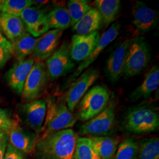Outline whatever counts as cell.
I'll return each mask as SVG.
<instances>
[{
  "instance_id": "6da1fadb",
  "label": "cell",
  "mask_w": 159,
  "mask_h": 159,
  "mask_svg": "<svg viewBox=\"0 0 159 159\" xmlns=\"http://www.w3.org/2000/svg\"><path fill=\"white\" fill-rule=\"evenodd\" d=\"M78 136L71 129L58 131L39 139L36 144L39 159H74Z\"/></svg>"
},
{
  "instance_id": "7402d4cb",
  "label": "cell",
  "mask_w": 159,
  "mask_h": 159,
  "mask_svg": "<svg viewBox=\"0 0 159 159\" xmlns=\"http://www.w3.org/2000/svg\"><path fill=\"white\" fill-rule=\"evenodd\" d=\"M39 37L35 38L27 31L20 37L11 43L13 56L18 61H21L32 54Z\"/></svg>"
},
{
  "instance_id": "484cf974",
  "label": "cell",
  "mask_w": 159,
  "mask_h": 159,
  "mask_svg": "<svg viewBox=\"0 0 159 159\" xmlns=\"http://www.w3.org/2000/svg\"><path fill=\"white\" fill-rule=\"evenodd\" d=\"M137 159H159L158 137L143 139L140 142Z\"/></svg>"
},
{
  "instance_id": "2e32d148",
  "label": "cell",
  "mask_w": 159,
  "mask_h": 159,
  "mask_svg": "<svg viewBox=\"0 0 159 159\" xmlns=\"http://www.w3.org/2000/svg\"><path fill=\"white\" fill-rule=\"evenodd\" d=\"M34 61L33 57L18 61L6 73L5 79L8 84L19 95L21 94L24 84Z\"/></svg>"
},
{
  "instance_id": "4316f807",
  "label": "cell",
  "mask_w": 159,
  "mask_h": 159,
  "mask_svg": "<svg viewBox=\"0 0 159 159\" xmlns=\"http://www.w3.org/2000/svg\"><path fill=\"white\" fill-rule=\"evenodd\" d=\"M74 159H100L90 137H78Z\"/></svg>"
},
{
  "instance_id": "8fae6325",
  "label": "cell",
  "mask_w": 159,
  "mask_h": 159,
  "mask_svg": "<svg viewBox=\"0 0 159 159\" xmlns=\"http://www.w3.org/2000/svg\"><path fill=\"white\" fill-rule=\"evenodd\" d=\"M27 32L35 38L39 37L49 30L47 13L39 6H31L25 9L20 16Z\"/></svg>"
},
{
  "instance_id": "d4e9b609",
  "label": "cell",
  "mask_w": 159,
  "mask_h": 159,
  "mask_svg": "<svg viewBox=\"0 0 159 159\" xmlns=\"http://www.w3.org/2000/svg\"><path fill=\"white\" fill-rule=\"evenodd\" d=\"M47 23L50 30H64L70 28L71 18L66 7L56 6L47 13Z\"/></svg>"
},
{
  "instance_id": "277c9868",
  "label": "cell",
  "mask_w": 159,
  "mask_h": 159,
  "mask_svg": "<svg viewBox=\"0 0 159 159\" xmlns=\"http://www.w3.org/2000/svg\"><path fill=\"white\" fill-rule=\"evenodd\" d=\"M150 59V51L144 38L135 37L127 51L122 75L131 77L140 74L148 67Z\"/></svg>"
},
{
  "instance_id": "ffe728a7",
  "label": "cell",
  "mask_w": 159,
  "mask_h": 159,
  "mask_svg": "<svg viewBox=\"0 0 159 159\" xmlns=\"http://www.w3.org/2000/svg\"><path fill=\"white\" fill-rule=\"evenodd\" d=\"M159 85V66H154L146 74L142 84L137 87L131 94V100L136 101L141 98H147L158 89Z\"/></svg>"
},
{
  "instance_id": "83f0119b",
  "label": "cell",
  "mask_w": 159,
  "mask_h": 159,
  "mask_svg": "<svg viewBox=\"0 0 159 159\" xmlns=\"http://www.w3.org/2000/svg\"><path fill=\"white\" fill-rule=\"evenodd\" d=\"M92 8L87 0H70L67 2V10L71 18V25L73 27L85 14Z\"/></svg>"
},
{
  "instance_id": "4fadbf2b",
  "label": "cell",
  "mask_w": 159,
  "mask_h": 159,
  "mask_svg": "<svg viewBox=\"0 0 159 159\" xmlns=\"http://www.w3.org/2000/svg\"><path fill=\"white\" fill-rule=\"evenodd\" d=\"M100 37L98 31L86 35H73L70 43V54L72 60L76 62L84 61L95 48Z\"/></svg>"
},
{
  "instance_id": "8992f818",
  "label": "cell",
  "mask_w": 159,
  "mask_h": 159,
  "mask_svg": "<svg viewBox=\"0 0 159 159\" xmlns=\"http://www.w3.org/2000/svg\"><path fill=\"white\" fill-rule=\"evenodd\" d=\"M50 79L46 63L35 60L24 84L21 94L23 100L29 102L37 100L46 90Z\"/></svg>"
},
{
  "instance_id": "1f68e13d",
  "label": "cell",
  "mask_w": 159,
  "mask_h": 159,
  "mask_svg": "<svg viewBox=\"0 0 159 159\" xmlns=\"http://www.w3.org/2000/svg\"><path fill=\"white\" fill-rule=\"evenodd\" d=\"M4 159H24L23 153L8 143Z\"/></svg>"
},
{
  "instance_id": "d590c367",
  "label": "cell",
  "mask_w": 159,
  "mask_h": 159,
  "mask_svg": "<svg viewBox=\"0 0 159 159\" xmlns=\"http://www.w3.org/2000/svg\"><path fill=\"white\" fill-rule=\"evenodd\" d=\"M4 2H5V0H0V12H2L4 4Z\"/></svg>"
},
{
  "instance_id": "603a6c76",
  "label": "cell",
  "mask_w": 159,
  "mask_h": 159,
  "mask_svg": "<svg viewBox=\"0 0 159 159\" xmlns=\"http://www.w3.org/2000/svg\"><path fill=\"white\" fill-rule=\"evenodd\" d=\"M100 159H113L120 140L108 136L90 137Z\"/></svg>"
},
{
  "instance_id": "9a60e30c",
  "label": "cell",
  "mask_w": 159,
  "mask_h": 159,
  "mask_svg": "<svg viewBox=\"0 0 159 159\" xmlns=\"http://www.w3.org/2000/svg\"><path fill=\"white\" fill-rule=\"evenodd\" d=\"M134 38L127 39L120 43L108 57L106 63V74L113 83L122 75L127 51Z\"/></svg>"
},
{
  "instance_id": "9c48e42d",
  "label": "cell",
  "mask_w": 159,
  "mask_h": 159,
  "mask_svg": "<svg viewBox=\"0 0 159 159\" xmlns=\"http://www.w3.org/2000/svg\"><path fill=\"white\" fill-rule=\"evenodd\" d=\"M46 66L50 79L52 81L71 72L75 64L70 57V43H63L46 60Z\"/></svg>"
},
{
  "instance_id": "ac0fdd59",
  "label": "cell",
  "mask_w": 159,
  "mask_h": 159,
  "mask_svg": "<svg viewBox=\"0 0 159 159\" xmlns=\"http://www.w3.org/2000/svg\"><path fill=\"white\" fill-rule=\"evenodd\" d=\"M133 23L142 33L153 29L158 21L157 12L140 1H137L133 7Z\"/></svg>"
},
{
  "instance_id": "f546056e",
  "label": "cell",
  "mask_w": 159,
  "mask_h": 159,
  "mask_svg": "<svg viewBox=\"0 0 159 159\" xmlns=\"http://www.w3.org/2000/svg\"><path fill=\"white\" fill-rule=\"evenodd\" d=\"M33 5L31 0H5L1 12L20 17L25 9Z\"/></svg>"
},
{
  "instance_id": "836d02e7",
  "label": "cell",
  "mask_w": 159,
  "mask_h": 159,
  "mask_svg": "<svg viewBox=\"0 0 159 159\" xmlns=\"http://www.w3.org/2000/svg\"><path fill=\"white\" fill-rule=\"evenodd\" d=\"M0 47L5 49L6 50L11 52L13 56V51L11 43L6 39L4 35L0 30Z\"/></svg>"
},
{
  "instance_id": "f1b7e54d",
  "label": "cell",
  "mask_w": 159,
  "mask_h": 159,
  "mask_svg": "<svg viewBox=\"0 0 159 159\" xmlns=\"http://www.w3.org/2000/svg\"><path fill=\"white\" fill-rule=\"evenodd\" d=\"M139 143L132 138L120 143L113 159H137Z\"/></svg>"
},
{
  "instance_id": "e575fe53",
  "label": "cell",
  "mask_w": 159,
  "mask_h": 159,
  "mask_svg": "<svg viewBox=\"0 0 159 159\" xmlns=\"http://www.w3.org/2000/svg\"><path fill=\"white\" fill-rule=\"evenodd\" d=\"M12 54L9 51L0 47V69L6 64L8 60L12 57Z\"/></svg>"
},
{
  "instance_id": "7c38bea8",
  "label": "cell",
  "mask_w": 159,
  "mask_h": 159,
  "mask_svg": "<svg viewBox=\"0 0 159 159\" xmlns=\"http://www.w3.org/2000/svg\"><path fill=\"white\" fill-rule=\"evenodd\" d=\"M120 28L121 26L119 23L116 22L113 23L107 31L102 34L94 50L89 57L80 63L79 66L74 71V74L70 77V81L73 82L85 69L88 68L92 63L96 60L97 58L105 48L119 36Z\"/></svg>"
},
{
  "instance_id": "cb8c5ba5",
  "label": "cell",
  "mask_w": 159,
  "mask_h": 159,
  "mask_svg": "<svg viewBox=\"0 0 159 159\" xmlns=\"http://www.w3.org/2000/svg\"><path fill=\"white\" fill-rule=\"evenodd\" d=\"M119 0H96L93 4L102 18V25L107 27L113 23L120 8Z\"/></svg>"
},
{
  "instance_id": "5bb4252c",
  "label": "cell",
  "mask_w": 159,
  "mask_h": 159,
  "mask_svg": "<svg viewBox=\"0 0 159 159\" xmlns=\"http://www.w3.org/2000/svg\"><path fill=\"white\" fill-rule=\"evenodd\" d=\"M38 137L34 133L24 128L18 120H13L8 132V141L22 153H31L35 148Z\"/></svg>"
},
{
  "instance_id": "5b68a950",
  "label": "cell",
  "mask_w": 159,
  "mask_h": 159,
  "mask_svg": "<svg viewBox=\"0 0 159 159\" xmlns=\"http://www.w3.org/2000/svg\"><path fill=\"white\" fill-rule=\"evenodd\" d=\"M124 125L128 131L136 134L153 132L159 129V114L152 108H134L126 114Z\"/></svg>"
},
{
  "instance_id": "3957f363",
  "label": "cell",
  "mask_w": 159,
  "mask_h": 159,
  "mask_svg": "<svg viewBox=\"0 0 159 159\" xmlns=\"http://www.w3.org/2000/svg\"><path fill=\"white\" fill-rule=\"evenodd\" d=\"M110 90L106 87H93L81 98L77 106V120L85 122L102 112L108 104Z\"/></svg>"
},
{
  "instance_id": "ba28073f",
  "label": "cell",
  "mask_w": 159,
  "mask_h": 159,
  "mask_svg": "<svg viewBox=\"0 0 159 159\" xmlns=\"http://www.w3.org/2000/svg\"><path fill=\"white\" fill-rule=\"evenodd\" d=\"M99 76L100 73L97 68H89L72 82L65 97V102L70 111H74L81 98Z\"/></svg>"
},
{
  "instance_id": "7a4b0ae2",
  "label": "cell",
  "mask_w": 159,
  "mask_h": 159,
  "mask_svg": "<svg viewBox=\"0 0 159 159\" xmlns=\"http://www.w3.org/2000/svg\"><path fill=\"white\" fill-rule=\"evenodd\" d=\"M46 101V118L39 139L58 131L70 129L77 120L75 115L68 109L65 100L50 97Z\"/></svg>"
},
{
  "instance_id": "30bf717a",
  "label": "cell",
  "mask_w": 159,
  "mask_h": 159,
  "mask_svg": "<svg viewBox=\"0 0 159 159\" xmlns=\"http://www.w3.org/2000/svg\"><path fill=\"white\" fill-rule=\"evenodd\" d=\"M20 116L24 124L39 134L44 123L47 112L45 99L35 100L20 105Z\"/></svg>"
},
{
  "instance_id": "e0dca14e",
  "label": "cell",
  "mask_w": 159,
  "mask_h": 159,
  "mask_svg": "<svg viewBox=\"0 0 159 159\" xmlns=\"http://www.w3.org/2000/svg\"><path fill=\"white\" fill-rule=\"evenodd\" d=\"M63 33L64 31L61 30H50L39 37L32 54L33 58L43 61L50 57L57 50Z\"/></svg>"
},
{
  "instance_id": "d6a6232c",
  "label": "cell",
  "mask_w": 159,
  "mask_h": 159,
  "mask_svg": "<svg viewBox=\"0 0 159 159\" xmlns=\"http://www.w3.org/2000/svg\"><path fill=\"white\" fill-rule=\"evenodd\" d=\"M8 142V133L0 130V159H4Z\"/></svg>"
},
{
  "instance_id": "4dcf8cb0",
  "label": "cell",
  "mask_w": 159,
  "mask_h": 159,
  "mask_svg": "<svg viewBox=\"0 0 159 159\" xmlns=\"http://www.w3.org/2000/svg\"><path fill=\"white\" fill-rule=\"evenodd\" d=\"M13 120L6 109L0 108V130L8 133L11 128Z\"/></svg>"
},
{
  "instance_id": "d6986e66",
  "label": "cell",
  "mask_w": 159,
  "mask_h": 159,
  "mask_svg": "<svg viewBox=\"0 0 159 159\" xmlns=\"http://www.w3.org/2000/svg\"><path fill=\"white\" fill-rule=\"evenodd\" d=\"M0 30L11 43L27 31L21 17L3 12L0 14Z\"/></svg>"
},
{
  "instance_id": "44dd1931",
  "label": "cell",
  "mask_w": 159,
  "mask_h": 159,
  "mask_svg": "<svg viewBox=\"0 0 159 159\" xmlns=\"http://www.w3.org/2000/svg\"><path fill=\"white\" fill-rule=\"evenodd\" d=\"M102 18L95 8H92L73 27L75 34L86 35L98 31L102 29Z\"/></svg>"
},
{
  "instance_id": "52a82bcc",
  "label": "cell",
  "mask_w": 159,
  "mask_h": 159,
  "mask_svg": "<svg viewBox=\"0 0 159 159\" xmlns=\"http://www.w3.org/2000/svg\"><path fill=\"white\" fill-rule=\"evenodd\" d=\"M114 120L115 106L108 103L102 112L80 126L79 133L90 137L106 136L113 129Z\"/></svg>"
}]
</instances>
